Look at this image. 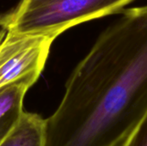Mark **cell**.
Instances as JSON below:
<instances>
[{"label":"cell","instance_id":"obj_5","mask_svg":"<svg viewBox=\"0 0 147 146\" xmlns=\"http://www.w3.org/2000/svg\"><path fill=\"white\" fill-rule=\"evenodd\" d=\"M45 120L36 114L23 112L18 124L0 146H43Z\"/></svg>","mask_w":147,"mask_h":146},{"label":"cell","instance_id":"obj_7","mask_svg":"<svg viewBox=\"0 0 147 146\" xmlns=\"http://www.w3.org/2000/svg\"><path fill=\"white\" fill-rule=\"evenodd\" d=\"M5 34H6V31L5 30H3V29H1L0 30V43L2 42V40H3V38H4V36H5Z\"/></svg>","mask_w":147,"mask_h":146},{"label":"cell","instance_id":"obj_1","mask_svg":"<svg viewBox=\"0 0 147 146\" xmlns=\"http://www.w3.org/2000/svg\"><path fill=\"white\" fill-rule=\"evenodd\" d=\"M70 76L43 146H121L147 112V4L124 9Z\"/></svg>","mask_w":147,"mask_h":146},{"label":"cell","instance_id":"obj_2","mask_svg":"<svg viewBox=\"0 0 147 146\" xmlns=\"http://www.w3.org/2000/svg\"><path fill=\"white\" fill-rule=\"evenodd\" d=\"M135 0H21L0 15L7 32H53L61 34L72 27L120 13Z\"/></svg>","mask_w":147,"mask_h":146},{"label":"cell","instance_id":"obj_3","mask_svg":"<svg viewBox=\"0 0 147 146\" xmlns=\"http://www.w3.org/2000/svg\"><path fill=\"white\" fill-rule=\"evenodd\" d=\"M59 35L53 32H7L0 43V89L21 81L34 83Z\"/></svg>","mask_w":147,"mask_h":146},{"label":"cell","instance_id":"obj_6","mask_svg":"<svg viewBox=\"0 0 147 146\" xmlns=\"http://www.w3.org/2000/svg\"><path fill=\"white\" fill-rule=\"evenodd\" d=\"M121 146H147V112Z\"/></svg>","mask_w":147,"mask_h":146},{"label":"cell","instance_id":"obj_4","mask_svg":"<svg viewBox=\"0 0 147 146\" xmlns=\"http://www.w3.org/2000/svg\"><path fill=\"white\" fill-rule=\"evenodd\" d=\"M31 81H21L0 89V143L18 124L22 114V103Z\"/></svg>","mask_w":147,"mask_h":146}]
</instances>
